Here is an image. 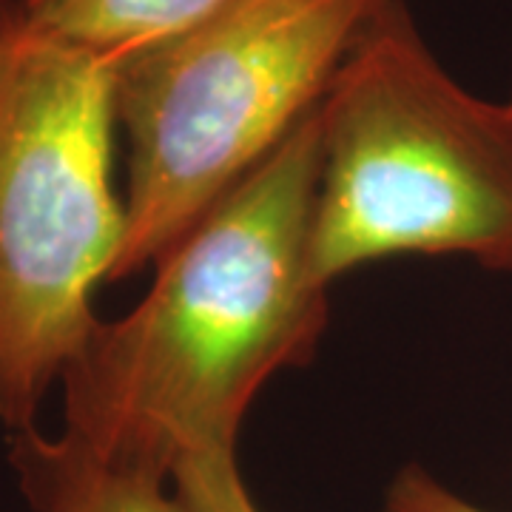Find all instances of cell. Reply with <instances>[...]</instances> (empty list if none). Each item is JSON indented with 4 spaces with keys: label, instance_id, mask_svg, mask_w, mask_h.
Returning <instances> with one entry per match:
<instances>
[{
    "label": "cell",
    "instance_id": "cell-6",
    "mask_svg": "<svg viewBox=\"0 0 512 512\" xmlns=\"http://www.w3.org/2000/svg\"><path fill=\"white\" fill-rule=\"evenodd\" d=\"M231 0H18L35 29L111 66L183 35Z\"/></svg>",
    "mask_w": 512,
    "mask_h": 512
},
{
    "label": "cell",
    "instance_id": "cell-8",
    "mask_svg": "<svg viewBox=\"0 0 512 512\" xmlns=\"http://www.w3.org/2000/svg\"><path fill=\"white\" fill-rule=\"evenodd\" d=\"M382 512H487L444 487L419 464L402 467L384 493Z\"/></svg>",
    "mask_w": 512,
    "mask_h": 512
},
{
    "label": "cell",
    "instance_id": "cell-9",
    "mask_svg": "<svg viewBox=\"0 0 512 512\" xmlns=\"http://www.w3.org/2000/svg\"><path fill=\"white\" fill-rule=\"evenodd\" d=\"M507 103H510V109H512V94H510V100H507Z\"/></svg>",
    "mask_w": 512,
    "mask_h": 512
},
{
    "label": "cell",
    "instance_id": "cell-5",
    "mask_svg": "<svg viewBox=\"0 0 512 512\" xmlns=\"http://www.w3.org/2000/svg\"><path fill=\"white\" fill-rule=\"evenodd\" d=\"M9 464L32 512H194L168 481L94 456L69 433H9Z\"/></svg>",
    "mask_w": 512,
    "mask_h": 512
},
{
    "label": "cell",
    "instance_id": "cell-7",
    "mask_svg": "<svg viewBox=\"0 0 512 512\" xmlns=\"http://www.w3.org/2000/svg\"><path fill=\"white\" fill-rule=\"evenodd\" d=\"M171 484L194 512H262L239 476L237 456L183 461L171 473Z\"/></svg>",
    "mask_w": 512,
    "mask_h": 512
},
{
    "label": "cell",
    "instance_id": "cell-3",
    "mask_svg": "<svg viewBox=\"0 0 512 512\" xmlns=\"http://www.w3.org/2000/svg\"><path fill=\"white\" fill-rule=\"evenodd\" d=\"M114 66L0 0V427L37 413L86 345L126 239Z\"/></svg>",
    "mask_w": 512,
    "mask_h": 512
},
{
    "label": "cell",
    "instance_id": "cell-1",
    "mask_svg": "<svg viewBox=\"0 0 512 512\" xmlns=\"http://www.w3.org/2000/svg\"><path fill=\"white\" fill-rule=\"evenodd\" d=\"M319 168L316 106L154 262L126 316L97 322L60 379L63 433L163 481L237 456L256 393L311 362L328 328L311 259Z\"/></svg>",
    "mask_w": 512,
    "mask_h": 512
},
{
    "label": "cell",
    "instance_id": "cell-4",
    "mask_svg": "<svg viewBox=\"0 0 512 512\" xmlns=\"http://www.w3.org/2000/svg\"><path fill=\"white\" fill-rule=\"evenodd\" d=\"M384 0H231L114 66L126 239L109 282L146 271L328 92Z\"/></svg>",
    "mask_w": 512,
    "mask_h": 512
},
{
    "label": "cell",
    "instance_id": "cell-2",
    "mask_svg": "<svg viewBox=\"0 0 512 512\" xmlns=\"http://www.w3.org/2000/svg\"><path fill=\"white\" fill-rule=\"evenodd\" d=\"M316 279L393 256H464L512 276V109L467 92L384 0L319 103Z\"/></svg>",
    "mask_w": 512,
    "mask_h": 512
}]
</instances>
